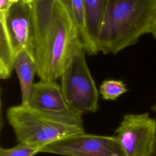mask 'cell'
Segmentation results:
<instances>
[{
    "label": "cell",
    "instance_id": "16",
    "mask_svg": "<svg viewBox=\"0 0 156 156\" xmlns=\"http://www.w3.org/2000/svg\"><path fill=\"white\" fill-rule=\"evenodd\" d=\"M147 156H156V141L151 152Z\"/></svg>",
    "mask_w": 156,
    "mask_h": 156
},
{
    "label": "cell",
    "instance_id": "2",
    "mask_svg": "<svg viewBox=\"0 0 156 156\" xmlns=\"http://www.w3.org/2000/svg\"><path fill=\"white\" fill-rule=\"evenodd\" d=\"M156 0H108L96 43L97 52L115 54L151 33Z\"/></svg>",
    "mask_w": 156,
    "mask_h": 156
},
{
    "label": "cell",
    "instance_id": "14",
    "mask_svg": "<svg viewBox=\"0 0 156 156\" xmlns=\"http://www.w3.org/2000/svg\"><path fill=\"white\" fill-rule=\"evenodd\" d=\"M39 152V149L18 143L13 147L0 148V156H34Z\"/></svg>",
    "mask_w": 156,
    "mask_h": 156
},
{
    "label": "cell",
    "instance_id": "6",
    "mask_svg": "<svg viewBox=\"0 0 156 156\" xmlns=\"http://www.w3.org/2000/svg\"><path fill=\"white\" fill-rule=\"evenodd\" d=\"M114 136L125 156H147L156 141V119L148 113L126 114Z\"/></svg>",
    "mask_w": 156,
    "mask_h": 156
},
{
    "label": "cell",
    "instance_id": "10",
    "mask_svg": "<svg viewBox=\"0 0 156 156\" xmlns=\"http://www.w3.org/2000/svg\"><path fill=\"white\" fill-rule=\"evenodd\" d=\"M108 0H83L88 38L96 53V43L105 16Z\"/></svg>",
    "mask_w": 156,
    "mask_h": 156
},
{
    "label": "cell",
    "instance_id": "9",
    "mask_svg": "<svg viewBox=\"0 0 156 156\" xmlns=\"http://www.w3.org/2000/svg\"><path fill=\"white\" fill-rule=\"evenodd\" d=\"M13 69L17 74L21 87V104L27 105L37 73L36 60L33 53L23 49L15 54Z\"/></svg>",
    "mask_w": 156,
    "mask_h": 156
},
{
    "label": "cell",
    "instance_id": "12",
    "mask_svg": "<svg viewBox=\"0 0 156 156\" xmlns=\"http://www.w3.org/2000/svg\"><path fill=\"white\" fill-rule=\"evenodd\" d=\"M0 23V77L7 79L10 77L13 71L15 54L5 25L2 22Z\"/></svg>",
    "mask_w": 156,
    "mask_h": 156
},
{
    "label": "cell",
    "instance_id": "15",
    "mask_svg": "<svg viewBox=\"0 0 156 156\" xmlns=\"http://www.w3.org/2000/svg\"><path fill=\"white\" fill-rule=\"evenodd\" d=\"M151 34L153 35L154 37L156 38V8H155V15H154V19L153 21Z\"/></svg>",
    "mask_w": 156,
    "mask_h": 156
},
{
    "label": "cell",
    "instance_id": "8",
    "mask_svg": "<svg viewBox=\"0 0 156 156\" xmlns=\"http://www.w3.org/2000/svg\"><path fill=\"white\" fill-rule=\"evenodd\" d=\"M0 22L5 25L15 54L27 49L34 55V29L31 0H21L12 4L6 12H0Z\"/></svg>",
    "mask_w": 156,
    "mask_h": 156
},
{
    "label": "cell",
    "instance_id": "13",
    "mask_svg": "<svg viewBox=\"0 0 156 156\" xmlns=\"http://www.w3.org/2000/svg\"><path fill=\"white\" fill-rule=\"evenodd\" d=\"M127 91L126 85L120 80H105L99 87V93L104 100H116Z\"/></svg>",
    "mask_w": 156,
    "mask_h": 156
},
{
    "label": "cell",
    "instance_id": "3",
    "mask_svg": "<svg viewBox=\"0 0 156 156\" xmlns=\"http://www.w3.org/2000/svg\"><path fill=\"white\" fill-rule=\"evenodd\" d=\"M6 116L18 143L38 148L39 152L51 143L84 132V129L54 121L21 104L9 107Z\"/></svg>",
    "mask_w": 156,
    "mask_h": 156
},
{
    "label": "cell",
    "instance_id": "1",
    "mask_svg": "<svg viewBox=\"0 0 156 156\" xmlns=\"http://www.w3.org/2000/svg\"><path fill=\"white\" fill-rule=\"evenodd\" d=\"M31 1L37 74L41 80L56 81L76 49L82 44L59 0Z\"/></svg>",
    "mask_w": 156,
    "mask_h": 156
},
{
    "label": "cell",
    "instance_id": "11",
    "mask_svg": "<svg viewBox=\"0 0 156 156\" xmlns=\"http://www.w3.org/2000/svg\"><path fill=\"white\" fill-rule=\"evenodd\" d=\"M77 30L79 38L89 55L96 54L88 38L83 0H59Z\"/></svg>",
    "mask_w": 156,
    "mask_h": 156
},
{
    "label": "cell",
    "instance_id": "5",
    "mask_svg": "<svg viewBox=\"0 0 156 156\" xmlns=\"http://www.w3.org/2000/svg\"><path fill=\"white\" fill-rule=\"evenodd\" d=\"M27 105L54 121L84 129L82 115L69 107L56 81L34 83Z\"/></svg>",
    "mask_w": 156,
    "mask_h": 156
},
{
    "label": "cell",
    "instance_id": "4",
    "mask_svg": "<svg viewBox=\"0 0 156 156\" xmlns=\"http://www.w3.org/2000/svg\"><path fill=\"white\" fill-rule=\"evenodd\" d=\"M86 50L79 46L61 76V88L69 107L82 115L98 109L99 92L85 60Z\"/></svg>",
    "mask_w": 156,
    "mask_h": 156
},
{
    "label": "cell",
    "instance_id": "18",
    "mask_svg": "<svg viewBox=\"0 0 156 156\" xmlns=\"http://www.w3.org/2000/svg\"><path fill=\"white\" fill-rule=\"evenodd\" d=\"M9 2H10L11 4H13V3H15V2H18L21 0H7Z\"/></svg>",
    "mask_w": 156,
    "mask_h": 156
},
{
    "label": "cell",
    "instance_id": "7",
    "mask_svg": "<svg viewBox=\"0 0 156 156\" xmlns=\"http://www.w3.org/2000/svg\"><path fill=\"white\" fill-rule=\"evenodd\" d=\"M39 152L65 156H125L115 136L85 132L51 143L41 147Z\"/></svg>",
    "mask_w": 156,
    "mask_h": 156
},
{
    "label": "cell",
    "instance_id": "17",
    "mask_svg": "<svg viewBox=\"0 0 156 156\" xmlns=\"http://www.w3.org/2000/svg\"><path fill=\"white\" fill-rule=\"evenodd\" d=\"M151 110L155 113V119H156V101H155V103L151 107Z\"/></svg>",
    "mask_w": 156,
    "mask_h": 156
}]
</instances>
